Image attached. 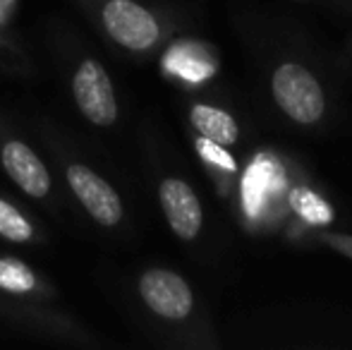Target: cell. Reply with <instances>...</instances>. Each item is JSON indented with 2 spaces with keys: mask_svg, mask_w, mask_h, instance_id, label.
<instances>
[{
  "mask_svg": "<svg viewBox=\"0 0 352 350\" xmlns=\"http://www.w3.org/2000/svg\"><path fill=\"white\" fill-rule=\"evenodd\" d=\"M144 303L166 319H185L192 312V290L177 274L166 269L146 271L140 281Z\"/></svg>",
  "mask_w": 352,
  "mask_h": 350,
  "instance_id": "obj_4",
  "label": "cell"
},
{
  "mask_svg": "<svg viewBox=\"0 0 352 350\" xmlns=\"http://www.w3.org/2000/svg\"><path fill=\"white\" fill-rule=\"evenodd\" d=\"M166 67L175 75L185 77V80L199 82L206 80L209 75L216 72V65L206 51L197 43H180V46H173L170 53L166 56Z\"/></svg>",
  "mask_w": 352,
  "mask_h": 350,
  "instance_id": "obj_8",
  "label": "cell"
},
{
  "mask_svg": "<svg viewBox=\"0 0 352 350\" xmlns=\"http://www.w3.org/2000/svg\"><path fill=\"white\" fill-rule=\"evenodd\" d=\"M161 206L175 235H180L182 240H192L199 235L201 206L195 190L185 180L168 177L161 182Z\"/></svg>",
  "mask_w": 352,
  "mask_h": 350,
  "instance_id": "obj_6",
  "label": "cell"
},
{
  "mask_svg": "<svg viewBox=\"0 0 352 350\" xmlns=\"http://www.w3.org/2000/svg\"><path fill=\"white\" fill-rule=\"evenodd\" d=\"M0 235H5L8 240H14V243H27L34 235L29 221L12 204H8L3 199H0Z\"/></svg>",
  "mask_w": 352,
  "mask_h": 350,
  "instance_id": "obj_12",
  "label": "cell"
},
{
  "mask_svg": "<svg viewBox=\"0 0 352 350\" xmlns=\"http://www.w3.org/2000/svg\"><path fill=\"white\" fill-rule=\"evenodd\" d=\"M192 122L195 127L201 132V137H209L211 142H218V144H232L237 142V122L228 116L226 111L221 108H213V106H204V103H197L192 108Z\"/></svg>",
  "mask_w": 352,
  "mask_h": 350,
  "instance_id": "obj_9",
  "label": "cell"
},
{
  "mask_svg": "<svg viewBox=\"0 0 352 350\" xmlns=\"http://www.w3.org/2000/svg\"><path fill=\"white\" fill-rule=\"evenodd\" d=\"M67 182H70L74 197H79L87 211L101 226H116L122 219V204L118 192L98 177L87 166H70L67 168Z\"/></svg>",
  "mask_w": 352,
  "mask_h": 350,
  "instance_id": "obj_5",
  "label": "cell"
},
{
  "mask_svg": "<svg viewBox=\"0 0 352 350\" xmlns=\"http://www.w3.org/2000/svg\"><path fill=\"white\" fill-rule=\"evenodd\" d=\"M274 96L297 122H314L324 116V91L319 82L297 63H285L276 70Z\"/></svg>",
  "mask_w": 352,
  "mask_h": 350,
  "instance_id": "obj_1",
  "label": "cell"
},
{
  "mask_svg": "<svg viewBox=\"0 0 352 350\" xmlns=\"http://www.w3.org/2000/svg\"><path fill=\"white\" fill-rule=\"evenodd\" d=\"M197 151H199L201 156H204L209 164L218 166V168H226V171H235L237 164L235 159H232L230 154H228L226 149H223V144H218V142H211L209 137H201V140H197Z\"/></svg>",
  "mask_w": 352,
  "mask_h": 350,
  "instance_id": "obj_13",
  "label": "cell"
},
{
  "mask_svg": "<svg viewBox=\"0 0 352 350\" xmlns=\"http://www.w3.org/2000/svg\"><path fill=\"white\" fill-rule=\"evenodd\" d=\"M103 24L118 43L132 51H144L158 39V24L153 14L132 0H111L103 8Z\"/></svg>",
  "mask_w": 352,
  "mask_h": 350,
  "instance_id": "obj_3",
  "label": "cell"
},
{
  "mask_svg": "<svg viewBox=\"0 0 352 350\" xmlns=\"http://www.w3.org/2000/svg\"><path fill=\"white\" fill-rule=\"evenodd\" d=\"M36 285V276L17 259H0V288L10 293H29Z\"/></svg>",
  "mask_w": 352,
  "mask_h": 350,
  "instance_id": "obj_11",
  "label": "cell"
},
{
  "mask_svg": "<svg viewBox=\"0 0 352 350\" xmlns=\"http://www.w3.org/2000/svg\"><path fill=\"white\" fill-rule=\"evenodd\" d=\"M3 166L29 197H46L51 190V175L46 166L22 142L12 140L3 146Z\"/></svg>",
  "mask_w": 352,
  "mask_h": 350,
  "instance_id": "obj_7",
  "label": "cell"
},
{
  "mask_svg": "<svg viewBox=\"0 0 352 350\" xmlns=\"http://www.w3.org/2000/svg\"><path fill=\"white\" fill-rule=\"evenodd\" d=\"M74 101L94 125H111L118 118V103L106 70L96 61H84L72 82Z\"/></svg>",
  "mask_w": 352,
  "mask_h": 350,
  "instance_id": "obj_2",
  "label": "cell"
},
{
  "mask_svg": "<svg viewBox=\"0 0 352 350\" xmlns=\"http://www.w3.org/2000/svg\"><path fill=\"white\" fill-rule=\"evenodd\" d=\"M290 204L307 223L326 226L333 221V209H331V204L321 199L316 192H311L309 187H297V190H292Z\"/></svg>",
  "mask_w": 352,
  "mask_h": 350,
  "instance_id": "obj_10",
  "label": "cell"
}]
</instances>
